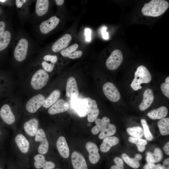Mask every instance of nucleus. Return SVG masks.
Here are the masks:
<instances>
[{
	"label": "nucleus",
	"mask_w": 169,
	"mask_h": 169,
	"mask_svg": "<svg viewBox=\"0 0 169 169\" xmlns=\"http://www.w3.org/2000/svg\"><path fill=\"white\" fill-rule=\"evenodd\" d=\"M169 7V3L166 1L152 0L144 4L141 11L145 16L157 17L163 14Z\"/></svg>",
	"instance_id": "nucleus-1"
},
{
	"label": "nucleus",
	"mask_w": 169,
	"mask_h": 169,
	"mask_svg": "<svg viewBox=\"0 0 169 169\" xmlns=\"http://www.w3.org/2000/svg\"><path fill=\"white\" fill-rule=\"evenodd\" d=\"M151 73L147 68L143 65H140L137 69L135 73L134 78L131 84V87L135 90L141 89L142 83H148L151 79Z\"/></svg>",
	"instance_id": "nucleus-2"
},
{
	"label": "nucleus",
	"mask_w": 169,
	"mask_h": 169,
	"mask_svg": "<svg viewBox=\"0 0 169 169\" xmlns=\"http://www.w3.org/2000/svg\"><path fill=\"white\" fill-rule=\"evenodd\" d=\"M48 73L43 69L37 71L33 76L31 81L32 88L36 90H40L44 87L49 79Z\"/></svg>",
	"instance_id": "nucleus-3"
},
{
	"label": "nucleus",
	"mask_w": 169,
	"mask_h": 169,
	"mask_svg": "<svg viewBox=\"0 0 169 169\" xmlns=\"http://www.w3.org/2000/svg\"><path fill=\"white\" fill-rule=\"evenodd\" d=\"M123 60V54L118 49L114 50L107 59L106 66L110 70H114L118 68Z\"/></svg>",
	"instance_id": "nucleus-4"
},
{
	"label": "nucleus",
	"mask_w": 169,
	"mask_h": 169,
	"mask_svg": "<svg viewBox=\"0 0 169 169\" xmlns=\"http://www.w3.org/2000/svg\"><path fill=\"white\" fill-rule=\"evenodd\" d=\"M103 91L106 97L110 101L116 102L120 98V93L115 86L112 83L108 82L103 85Z\"/></svg>",
	"instance_id": "nucleus-5"
},
{
	"label": "nucleus",
	"mask_w": 169,
	"mask_h": 169,
	"mask_svg": "<svg viewBox=\"0 0 169 169\" xmlns=\"http://www.w3.org/2000/svg\"><path fill=\"white\" fill-rule=\"evenodd\" d=\"M28 47L27 40L24 38L21 39L14 51V57L16 60L21 62L24 60L27 56Z\"/></svg>",
	"instance_id": "nucleus-6"
},
{
	"label": "nucleus",
	"mask_w": 169,
	"mask_h": 169,
	"mask_svg": "<svg viewBox=\"0 0 169 169\" xmlns=\"http://www.w3.org/2000/svg\"><path fill=\"white\" fill-rule=\"evenodd\" d=\"M45 98L41 94H38L33 96L27 102L26 108L27 110L31 113H34L43 105Z\"/></svg>",
	"instance_id": "nucleus-7"
},
{
	"label": "nucleus",
	"mask_w": 169,
	"mask_h": 169,
	"mask_svg": "<svg viewBox=\"0 0 169 169\" xmlns=\"http://www.w3.org/2000/svg\"><path fill=\"white\" fill-rule=\"evenodd\" d=\"M36 142H40V144L38 148V151L41 154H46L49 150V143L44 130L42 129L38 130L35 137Z\"/></svg>",
	"instance_id": "nucleus-8"
},
{
	"label": "nucleus",
	"mask_w": 169,
	"mask_h": 169,
	"mask_svg": "<svg viewBox=\"0 0 169 169\" xmlns=\"http://www.w3.org/2000/svg\"><path fill=\"white\" fill-rule=\"evenodd\" d=\"M83 100L86 101L88 105V121L90 122H93L97 119L99 113L96 101L89 97H86Z\"/></svg>",
	"instance_id": "nucleus-9"
},
{
	"label": "nucleus",
	"mask_w": 169,
	"mask_h": 169,
	"mask_svg": "<svg viewBox=\"0 0 169 169\" xmlns=\"http://www.w3.org/2000/svg\"><path fill=\"white\" fill-rule=\"evenodd\" d=\"M73 108L79 116L83 117L87 115L88 107L87 102L84 100L77 98L71 100Z\"/></svg>",
	"instance_id": "nucleus-10"
},
{
	"label": "nucleus",
	"mask_w": 169,
	"mask_h": 169,
	"mask_svg": "<svg viewBox=\"0 0 169 169\" xmlns=\"http://www.w3.org/2000/svg\"><path fill=\"white\" fill-rule=\"evenodd\" d=\"M79 94L75 79L71 76L68 79L66 86V96L71 100L76 99Z\"/></svg>",
	"instance_id": "nucleus-11"
},
{
	"label": "nucleus",
	"mask_w": 169,
	"mask_h": 169,
	"mask_svg": "<svg viewBox=\"0 0 169 169\" xmlns=\"http://www.w3.org/2000/svg\"><path fill=\"white\" fill-rule=\"evenodd\" d=\"M71 161L74 169H88L86 161L83 156L78 151H74L71 155Z\"/></svg>",
	"instance_id": "nucleus-12"
},
{
	"label": "nucleus",
	"mask_w": 169,
	"mask_h": 169,
	"mask_svg": "<svg viewBox=\"0 0 169 169\" xmlns=\"http://www.w3.org/2000/svg\"><path fill=\"white\" fill-rule=\"evenodd\" d=\"M59 22V19L56 16H52L41 23L39 27L40 31L43 34H47L54 29Z\"/></svg>",
	"instance_id": "nucleus-13"
},
{
	"label": "nucleus",
	"mask_w": 169,
	"mask_h": 169,
	"mask_svg": "<svg viewBox=\"0 0 169 169\" xmlns=\"http://www.w3.org/2000/svg\"><path fill=\"white\" fill-rule=\"evenodd\" d=\"M86 148L89 153V158L93 164L97 163L100 159L99 149L97 145L92 142H88L85 144Z\"/></svg>",
	"instance_id": "nucleus-14"
},
{
	"label": "nucleus",
	"mask_w": 169,
	"mask_h": 169,
	"mask_svg": "<svg viewBox=\"0 0 169 169\" xmlns=\"http://www.w3.org/2000/svg\"><path fill=\"white\" fill-rule=\"evenodd\" d=\"M35 162L34 166L38 169H53L55 167V164L51 161H46L45 156L41 154H37L34 157Z\"/></svg>",
	"instance_id": "nucleus-15"
},
{
	"label": "nucleus",
	"mask_w": 169,
	"mask_h": 169,
	"mask_svg": "<svg viewBox=\"0 0 169 169\" xmlns=\"http://www.w3.org/2000/svg\"><path fill=\"white\" fill-rule=\"evenodd\" d=\"M0 116L5 123L8 125L13 123L15 120V117L10 106L8 104L3 105L0 110Z\"/></svg>",
	"instance_id": "nucleus-16"
},
{
	"label": "nucleus",
	"mask_w": 169,
	"mask_h": 169,
	"mask_svg": "<svg viewBox=\"0 0 169 169\" xmlns=\"http://www.w3.org/2000/svg\"><path fill=\"white\" fill-rule=\"evenodd\" d=\"M69 108L68 103L63 99H60L49 108L48 112L51 115H54L65 112Z\"/></svg>",
	"instance_id": "nucleus-17"
},
{
	"label": "nucleus",
	"mask_w": 169,
	"mask_h": 169,
	"mask_svg": "<svg viewBox=\"0 0 169 169\" xmlns=\"http://www.w3.org/2000/svg\"><path fill=\"white\" fill-rule=\"evenodd\" d=\"M72 39V37L69 34H66L56 41L52 47L54 52H58L67 47Z\"/></svg>",
	"instance_id": "nucleus-18"
},
{
	"label": "nucleus",
	"mask_w": 169,
	"mask_h": 169,
	"mask_svg": "<svg viewBox=\"0 0 169 169\" xmlns=\"http://www.w3.org/2000/svg\"><path fill=\"white\" fill-rule=\"evenodd\" d=\"M57 149L60 156L64 158H68L69 154V150L65 138L59 137L56 142Z\"/></svg>",
	"instance_id": "nucleus-19"
},
{
	"label": "nucleus",
	"mask_w": 169,
	"mask_h": 169,
	"mask_svg": "<svg viewBox=\"0 0 169 169\" xmlns=\"http://www.w3.org/2000/svg\"><path fill=\"white\" fill-rule=\"evenodd\" d=\"M154 100L153 91L151 89H147L143 94V99L140 103L139 108L141 111L146 110L151 105Z\"/></svg>",
	"instance_id": "nucleus-20"
},
{
	"label": "nucleus",
	"mask_w": 169,
	"mask_h": 169,
	"mask_svg": "<svg viewBox=\"0 0 169 169\" xmlns=\"http://www.w3.org/2000/svg\"><path fill=\"white\" fill-rule=\"evenodd\" d=\"M38 121L35 118L26 122L24 124V130L26 133L30 136L35 135L38 129Z\"/></svg>",
	"instance_id": "nucleus-21"
},
{
	"label": "nucleus",
	"mask_w": 169,
	"mask_h": 169,
	"mask_svg": "<svg viewBox=\"0 0 169 169\" xmlns=\"http://www.w3.org/2000/svg\"><path fill=\"white\" fill-rule=\"evenodd\" d=\"M119 141V138L115 136H109L105 138L100 146L101 151L104 153L107 152L112 146L117 144Z\"/></svg>",
	"instance_id": "nucleus-22"
},
{
	"label": "nucleus",
	"mask_w": 169,
	"mask_h": 169,
	"mask_svg": "<svg viewBox=\"0 0 169 169\" xmlns=\"http://www.w3.org/2000/svg\"><path fill=\"white\" fill-rule=\"evenodd\" d=\"M15 141L20 151L23 153H27L29 150V143L22 134H19L15 137Z\"/></svg>",
	"instance_id": "nucleus-23"
},
{
	"label": "nucleus",
	"mask_w": 169,
	"mask_h": 169,
	"mask_svg": "<svg viewBox=\"0 0 169 169\" xmlns=\"http://www.w3.org/2000/svg\"><path fill=\"white\" fill-rule=\"evenodd\" d=\"M167 113V108L165 106H162L151 110L148 113L147 116L152 119H161L164 118Z\"/></svg>",
	"instance_id": "nucleus-24"
},
{
	"label": "nucleus",
	"mask_w": 169,
	"mask_h": 169,
	"mask_svg": "<svg viewBox=\"0 0 169 169\" xmlns=\"http://www.w3.org/2000/svg\"><path fill=\"white\" fill-rule=\"evenodd\" d=\"M95 122L96 125L93 127L91 131L93 134L95 135L106 127L110 123V120L107 117L105 116L103 117L102 119H96Z\"/></svg>",
	"instance_id": "nucleus-25"
},
{
	"label": "nucleus",
	"mask_w": 169,
	"mask_h": 169,
	"mask_svg": "<svg viewBox=\"0 0 169 169\" xmlns=\"http://www.w3.org/2000/svg\"><path fill=\"white\" fill-rule=\"evenodd\" d=\"M60 92L59 90H54L45 100L43 105L44 108H48L54 104L60 97Z\"/></svg>",
	"instance_id": "nucleus-26"
},
{
	"label": "nucleus",
	"mask_w": 169,
	"mask_h": 169,
	"mask_svg": "<svg viewBox=\"0 0 169 169\" xmlns=\"http://www.w3.org/2000/svg\"><path fill=\"white\" fill-rule=\"evenodd\" d=\"M49 1L48 0H37L35 10L37 15L41 16L45 14L48 10Z\"/></svg>",
	"instance_id": "nucleus-27"
},
{
	"label": "nucleus",
	"mask_w": 169,
	"mask_h": 169,
	"mask_svg": "<svg viewBox=\"0 0 169 169\" xmlns=\"http://www.w3.org/2000/svg\"><path fill=\"white\" fill-rule=\"evenodd\" d=\"M116 127L113 124L109 123L103 130L100 131L99 138L103 139L105 137L112 136L115 133Z\"/></svg>",
	"instance_id": "nucleus-28"
},
{
	"label": "nucleus",
	"mask_w": 169,
	"mask_h": 169,
	"mask_svg": "<svg viewBox=\"0 0 169 169\" xmlns=\"http://www.w3.org/2000/svg\"><path fill=\"white\" fill-rule=\"evenodd\" d=\"M161 135L166 136L169 134V118L161 119L157 123Z\"/></svg>",
	"instance_id": "nucleus-29"
},
{
	"label": "nucleus",
	"mask_w": 169,
	"mask_h": 169,
	"mask_svg": "<svg viewBox=\"0 0 169 169\" xmlns=\"http://www.w3.org/2000/svg\"><path fill=\"white\" fill-rule=\"evenodd\" d=\"M11 39V34L8 31H5L0 36V51L6 48L8 45Z\"/></svg>",
	"instance_id": "nucleus-30"
},
{
	"label": "nucleus",
	"mask_w": 169,
	"mask_h": 169,
	"mask_svg": "<svg viewBox=\"0 0 169 169\" xmlns=\"http://www.w3.org/2000/svg\"><path fill=\"white\" fill-rule=\"evenodd\" d=\"M129 141L136 145L138 151L141 152L143 151L146 149L145 146L147 144V141L141 138H137L130 137L128 138Z\"/></svg>",
	"instance_id": "nucleus-31"
},
{
	"label": "nucleus",
	"mask_w": 169,
	"mask_h": 169,
	"mask_svg": "<svg viewBox=\"0 0 169 169\" xmlns=\"http://www.w3.org/2000/svg\"><path fill=\"white\" fill-rule=\"evenodd\" d=\"M126 131L128 134L133 137L141 138L144 135L143 129L140 126L129 127Z\"/></svg>",
	"instance_id": "nucleus-32"
},
{
	"label": "nucleus",
	"mask_w": 169,
	"mask_h": 169,
	"mask_svg": "<svg viewBox=\"0 0 169 169\" xmlns=\"http://www.w3.org/2000/svg\"><path fill=\"white\" fill-rule=\"evenodd\" d=\"M121 156L125 162L131 167L134 168H137L140 166L139 161L135 157L131 158L125 153L122 154Z\"/></svg>",
	"instance_id": "nucleus-33"
},
{
	"label": "nucleus",
	"mask_w": 169,
	"mask_h": 169,
	"mask_svg": "<svg viewBox=\"0 0 169 169\" xmlns=\"http://www.w3.org/2000/svg\"><path fill=\"white\" fill-rule=\"evenodd\" d=\"M141 122L142 125L144 134L147 140L151 141L153 139V136L150 131L146 121L144 119H142Z\"/></svg>",
	"instance_id": "nucleus-34"
},
{
	"label": "nucleus",
	"mask_w": 169,
	"mask_h": 169,
	"mask_svg": "<svg viewBox=\"0 0 169 169\" xmlns=\"http://www.w3.org/2000/svg\"><path fill=\"white\" fill-rule=\"evenodd\" d=\"M78 47V44H74L65 49H62L61 51V54L64 57H67L69 55L75 51Z\"/></svg>",
	"instance_id": "nucleus-35"
},
{
	"label": "nucleus",
	"mask_w": 169,
	"mask_h": 169,
	"mask_svg": "<svg viewBox=\"0 0 169 169\" xmlns=\"http://www.w3.org/2000/svg\"><path fill=\"white\" fill-rule=\"evenodd\" d=\"M161 89L163 94L168 98H169V77L166 78L165 82L161 85Z\"/></svg>",
	"instance_id": "nucleus-36"
},
{
	"label": "nucleus",
	"mask_w": 169,
	"mask_h": 169,
	"mask_svg": "<svg viewBox=\"0 0 169 169\" xmlns=\"http://www.w3.org/2000/svg\"><path fill=\"white\" fill-rule=\"evenodd\" d=\"M115 165L112 166L110 169H124L123 162L122 160L119 157H115L114 159Z\"/></svg>",
	"instance_id": "nucleus-37"
},
{
	"label": "nucleus",
	"mask_w": 169,
	"mask_h": 169,
	"mask_svg": "<svg viewBox=\"0 0 169 169\" xmlns=\"http://www.w3.org/2000/svg\"><path fill=\"white\" fill-rule=\"evenodd\" d=\"M154 159L155 163L160 161L163 157V154L161 150L159 148L155 149L154 153H152Z\"/></svg>",
	"instance_id": "nucleus-38"
},
{
	"label": "nucleus",
	"mask_w": 169,
	"mask_h": 169,
	"mask_svg": "<svg viewBox=\"0 0 169 169\" xmlns=\"http://www.w3.org/2000/svg\"><path fill=\"white\" fill-rule=\"evenodd\" d=\"M42 65L45 71L48 72H51L53 70L54 64L48 63L44 61L42 62Z\"/></svg>",
	"instance_id": "nucleus-39"
},
{
	"label": "nucleus",
	"mask_w": 169,
	"mask_h": 169,
	"mask_svg": "<svg viewBox=\"0 0 169 169\" xmlns=\"http://www.w3.org/2000/svg\"><path fill=\"white\" fill-rule=\"evenodd\" d=\"M45 61H49L51 63L54 64L57 61V56L55 55H46L44 57Z\"/></svg>",
	"instance_id": "nucleus-40"
},
{
	"label": "nucleus",
	"mask_w": 169,
	"mask_h": 169,
	"mask_svg": "<svg viewBox=\"0 0 169 169\" xmlns=\"http://www.w3.org/2000/svg\"><path fill=\"white\" fill-rule=\"evenodd\" d=\"M82 53V52L81 50L76 51L69 55L67 57L72 59L78 58L81 56Z\"/></svg>",
	"instance_id": "nucleus-41"
},
{
	"label": "nucleus",
	"mask_w": 169,
	"mask_h": 169,
	"mask_svg": "<svg viewBox=\"0 0 169 169\" xmlns=\"http://www.w3.org/2000/svg\"><path fill=\"white\" fill-rule=\"evenodd\" d=\"M146 161L148 163H154L155 161L153 156L152 153L148 151L146 152Z\"/></svg>",
	"instance_id": "nucleus-42"
},
{
	"label": "nucleus",
	"mask_w": 169,
	"mask_h": 169,
	"mask_svg": "<svg viewBox=\"0 0 169 169\" xmlns=\"http://www.w3.org/2000/svg\"><path fill=\"white\" fill-rule=\"evenodd\" d=\"M91 30L89 28H86L84 30V35L85 36V40L86 41L89 42L91 39Z\"/></svg>",
	"instance_id": "nucleus-43"
},
{
	"label": "nucleus",
	"mask_w": 169,
	"mask_h": 169,
	"mask_svg": "<svg viewBox=\"0 0 169 169\" xmlns=\"http://www.w3.org/2000/svg\"><path fill=\"white\" fill-rule=\"evenodd\" d=\"M106 28L103 27L102 29V34L103 38L105 39H107L109 38V33L106 31Z\"/></svg>",
	"instance_id": "nucleus-44"
},
{
	"label": "nucleus",
	"mask_w": 169,
	"mask_h": 169,
	"mask_svg": "<svg viewBox=\"0 0 169 169\" xmlns=\"http://www.w3.org/2000/svg\"><path fill=\"white\" fill-rule=\"evenodd\" d=\"M156 166L154 163H147L144 166L143 169H155Z\"/></svg>",
	"instance_id": "nucleus-45"
},
{
	"label": "nucleus",
	"mask_w": 169,
	"mask_h": 169,
	"mask_svg": "<svg viewBox=\"0 0 169 169\" xmlns=\"http://www.w3.org/2000/svg\"><path fill=\"white\" fill-rule=\"evenodd\" d=\"M162 169H169V158H167L164 161L162 165Z\"/></svg>",
	"instance_id": "nucleus-46"
},
{
	"label": "nucleus",
	"mask_w": 169,
	"mask_h": 169,
	"mask_svg": "<svg viewBox=\"0 0 169 169\" xmlns=\"http://www.w3.org/2000/svg\"><path fill=\"white\" fill-rule=\"evenodd\" d=\"M5 27V23L2 21H0V36L4 32Z\"/></svg>",
	"instance_id": "nucleus-47"
},
{
	"label": "nucleus",
	"mask_w": 169,
	"mask_h": 169,
	"mask_svg": "<svg viewBox=\"0 0 169 169\" xmlns=\"http://www.w3.org/2000/svg\"><path fill=\"white\" fill-rule=\"evenodd\" d=\"M27 1L26 0H16V4L18 8H20Z\"/></svg>",
	"instance_id": "nucleus-48"
},
{
	"label": "nucleus",
	"mask_w": 169,
	"mask_h": 169,
	"mask_svg": "<svg viewBox=\"0 0 169 169\" xmlns=\"http://www.w3.org/2000/svg\"><path fill=\"white\" fill-rule=\"evenodd\" d=\"M163 149L166 153L167 155H169V142H167L163 147Z\"/></svg>",
	"instance_id": "nucleus-49"
},
{
	"label": "nucleus",
	"mask_w": 169,
	"mask_h": 169,
	"mask_svg": "<svg viewBox=\"0 0 169 169\" xmlns=\"http://www.w3.org/2000/svg\"><path fill=\"white\" fill-rule=\"evenodd\" d=\"M55 2L57 4L58 6H61L64 3V0H55Z\"/></svg>",
	"instance_id": "nucleus-50"
},
{
	"label": "nucleus",
	"mask_w": 169,
	"mask_h": 169,
	"mask_svg": "<svg viewBox=\"0 0 169 169\" xmlns=\"http://www.w3.org/2000/svg\"><path fill=\"white\" fill-rule=\"evenodd\" d=\"M135 158L138 161H139L142 158V156L139 154H136L135 155Z\"/></svg>",
	"instance_id": "nucleus-51"
},
{
	"label": "nucleus",
	"mask_w": 169,
	"mask_h": 169,
	"mask_svg": "<svg viewBox=\"0 0 169 169\" xmlns=\"http://www.w3.org/2000/svg\"><path fill=\"white\" fill-rule=\"evenodd\" d=\"M155 169H162V165L161 164H158L156 165Z\"/></svg>",
	"instance_id": "nucleus-52"
},
{
	"label": "nucleus",
	"mask_w": 169,
	"mask_h": 169,
	"mask_svg": "<svg viewBox=\"0 0 169 169\" xmlns=\"http://www.w3.org/2000/svg\"><path fill=\"white\" fill-rule=\"evenodd\" d=\"M5 1H6V0H0V2H5Z\"/></svg>",
	"instance_id": "nucleus-53"
},
{
	"label": "nucleus",
	"mask_w": 169,
	"mask_h": 169,
	"mask_svg": "<svg viewBox=\"0 0 169 169\" xmlns=\"http://www.w3.org/2000/svg\"><path fill=\"white\" fill-rule=\"evenodd\" d=\"M58 169V168H56V169Z\"/></svg>",
	"instance_id": "nucleus-54"
},
{
	"label": "nucleus",
	"mask_w": 169,
	"mask_h": 169,
	"mask_svg": "<svg viewBox=\"0 0 169 169\" xmlns=\"http://www.w3.org/2000/svg\"></svg>",
	"instance_id": "nucleus-55"
},
{
	"label": "nucleus",
	"mask_w": 169,
	"mask_h": 169,
	"mask_svg": "<svg viewBox=\"0 0 169 169\" xmlns=\"http://www.w3.org/2000/svg\"><path fill=\"white\" fill-rule=\"evenodd\" d=\"M0 169H1L0 168Z\"/></svg>",
	"instance_id": "nucleus-56"
}]
</instances>
